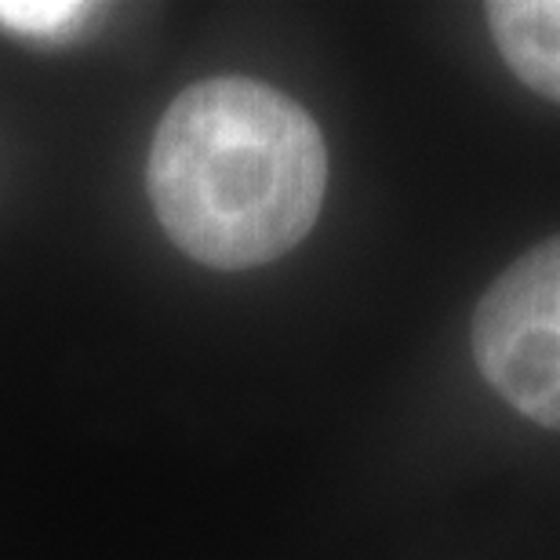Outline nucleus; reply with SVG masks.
Instances as JSON below:
<instances>
[{
	"label": "nucleus",
	"instance_id": "f257e3e1",
	"mask_svg": "<svg viewBox=\"0 0 560 560\" xmlns=\"http://www.w3.org/2000/svg\"><path fill=\"white\" fill-rule=\"evenodd\" d=\"M145 194L194 262L255 270L313 230L328 194V145L284 92L255 77H208L164 109Z\"/></svg>",
	"mask_w": 560,
	"mask_h": 560
},
{
	"label": "nucleus",
	"instance_id": "f03ea898",
	"mask_svg": "<svg viewBox=\"0 0 560 560\" xmlns=\"http://www.w3.org/2000/svg\"><path fill=\"white\" fill-rule=\"evenodd\" d=\"M469 346L485 383L513 411L560 430V233L491 280Z\"/></svg>",
	"mask_w": 560,
	"mask_h": 560
},
{
	"label": "nucleus",
	"instance_id": "7ed1b4c3",
	"mask_svg": "<svg viewBox=\"0 0 560 560\" xmlns=\"http://www.w3.org/2000/svg\"><path fill=\"white\" fill-rule=\"evenodd\" d=\"M485 11L513 77L560 103V0H491Z\"/></svg>",
	"mask_w": 560,
	"mask_h": 560
},
{
	"label": "nucleus",
	"instance_id": "20e7f679",
	"mask_svg": "<svg viewBox=\"0 0 560 560\" xmlns=\"http://www.w3.org/2000/svg\"><path fill=\"white\" fill-rule=\"evenodd\" d=\"M95 4H51V0H26V4H8L0 0V26L19 33V37L37 40H62L84 26L95 15Z\"/></svg>",
	"mask_w": 560,
	"mask_h": 560
}]
</instances>
